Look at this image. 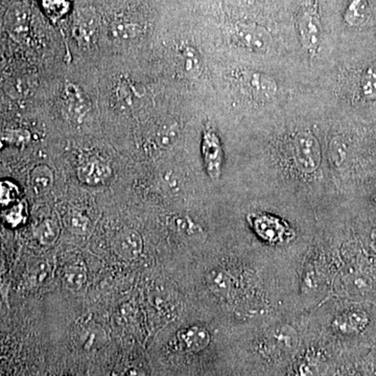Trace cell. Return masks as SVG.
Segmentation results:
<instances>
[{
	"mask_svg": "<svg viewBox=\"0 0 376 376\" xmlns=\"http://www.w3.org/2000/svg\"><path fill=\"white\" fill-rule=\"evenodd\" d=\"M301 45L315 57L321 40V17L318 0H307L300 7L296 19Z\"/></svg>",
	"mask_w": 376,
	"mask_h": 376,
	"instance_id": "cell-1",
	"label": "cell"
},
{
	"mask_svg": "<svg viewBox=\"0 0 376 376\" xmlns=\"http://www.w3.org/2000/svg\"><path fill=\"white\" fill-rule=\"evenodd\" d=\"M291 156L296 169L303 173H313L321 165L322 153L319 140L311 132H298L290 144Z\"/></svg>",
	"mask_w": 376,
	"mask_h": 376,
	"instance_id": "cell-2",
	"label": "cell"
},
{
	"mask_svg": "<svg viewBox=\"0 0 376 376\" xmlns=\"http://www.w3.org/2000/svg\"><path fill=\"white\" fill-rule=\"evenodd\" d=\"M235 80L241 92L257 102H268L276 96V80L264 72L241 70L235 74Z\"/></svg>",
	"mask_w": 376,
	"mask_h": 376,
	"instance_id": "cell-3",
	"label": "cell"
},
{
	"mask_svg": "<svg viewBox=\"0 0 376 376\" xmlns=\"http://www.w3.org/2000/svg\"><path fill=\"white\" fill-rule=\"evenodd\" d=\"M298 344V334L294 328L290 325H278L264 334L260 351L271 359H281L292 354Z\"/></svg>",
	"mask_w": 376,
	"mask_h": 376,
	"instance_id": "cell-4",
	"label": "cell"
},
{
	"mask_svg": "<svg viewBox=\"0 0 376 376\" xmlns=\"http://www.w3.org/2000/svg\"><path fill=\"white\" fill-rule=\"evenodd\" d=\"M232 37L239 46L256 53H268L273 42L270 32L254 22H237L233 26Z\"/></svg>",
	"mask_w": 376,
	"mask_h": 376,
	"instance_id": "cell-5",
	"label": "cell"
},
{
	"mask_svg": "<svg viewBox=\"0 0 376 376\" xmlns=\"http://www.w3.org/2000/svg\"><path fill=\"white\" fill-rule=\"evenodd\" d=\"M248 220L255 232L268 243H284L292 237L293 231L289 228V225L277 216L264 214H250Z\"/></svg>",
	"mask_w": 376,
	"mask_h": 376,
	"instance_id": "cell-6",
	"label": "cell"
},
{
	"mask_svg": "<svg viewBox=\"0 0 376 376\" xmlns=\"http://www.w3.org/2000/svg\"><path fill=\"white\" fill-rule=\"evenodd\" d=\"M202 156L210 179L218 181L222 176L224 152L220 137L212 127H206L203 131Z\"/></svg>",
	"mask_w": 376,
	"mask_h": 376,
	"instance_id": "cell-7",
	"label": "cell"
},
{
	"mask_svg": "<svg viewBox=\"0 0 376 376\" xmlns=\"http://www.w3.org/2000/svg\"><path fill=\"white\" fill-rule=\"evenodd\" d=\"M112 176L110 164L98 155H88L80 160L78 177L88 185H100L108 181Z\"/></svg>",
	"mask_w": 376,
	"mask_h": 376,
	"instance_id": "cell-8",
	"label": "cell"
},
{
	"mask_svg": "<svg viewBox=\"0 0 376 376\" xmlns=\"http://www.w3.org/2000/svg\"><path fill=\"white\" fill-rule=\"evenodd\" d=\"M369 325V316L364 311L350 309L334 318L332 328L343 336H355L361 334Z\"/></svg>",
	"mask_w": 376,
	"mask_h": 376,
	"instance_id": "cell-9",
	"label": "cell"
},
{
	"mask_svg": "<svg viewBox=\"0 0 376 376\" xmlns=\"http://www.w3.org/2000/svg\"><path fill=\"white\" fill-rule=\"evenodd\" d=\"M112 247L119 257L131 262L139 257L142 253L144 241L140 233L129 229L115 235L112 241Z\"/></svg>",
	"mask_w": 376,
	"mask_h": 376,
	"instance_id": "cell-10",
	"label": "cell"
},
{
	"mask_svg": "<svg viewBox=\"0 0 376 376\" xmlns=\"http://www.w3.org/2000/svg\"><path fill=\"white\" fill-rule=\"evenodd\" d=\"M63 105L68 117L76 121L84 119L90 110V103L76 85L68 84L64 89Z\"/></svg>",
	"mask_w": 376,
	"mask_h": 376,
	"instance_id": "cell-11",
	"label": "cell"
},
{
	"mask_svg": "<svg viewBox=\"0 0 376 376\" xmlns=\"http://www.w3.org/2000/svg\"><path fill=\"white\" fill-rule=\"evenodd\" d=\"M7 28L10 34L17 39L22 40L26 38L30 26V12L22 3H16L11 7L7 13Z\"/></svg>",
	"mask_w": 376,
	"mask_h": 376,
	"instance_id": "cell-12",
	"label": "cell"
},
{
	"mask_svg": "<svg viewBox=\"0 0 376 376\" xmlns=\"http://www.w3.org/2000/svg\"><path fill=\"white\" fill-rule=\"evenodd\" d=\"M178 340L185 350L198 352L210 345V334L201 326H191L180 332Z\"/></svg>",
	"mask_w": 376,
	"mask_h": 376,
	"instance_id": "cell-13",
	"label": "cell"
},
{
	"mask_svg": "<svg viewBox=\"0 0 376 376\" xmlns=\"http://www.w3.org/2000/svg\"><path fill=\"white\" fill-rule=\"evenodd\" d=\"M177 64L181 71L189 78H198L203 70L201 55L191 46L178 49Z\"/></svg>",
	"mask_w": 376,
	"mask_h": 376,
	"instance_id": "cell-14",
	"label": "cell"
},
{
	"mask_svg": "<svg viewBox=\"0 0 376 376\" xmlns=\"http://www.w3.org/2000/svg\"><path fill=\"white\" fill-rule=\"evenodd\" d=\"M207 286L216 296L229 298L234 288V281L226 271L222 268H214L206 276Z\"/></svg>",
	"mask_w": 376,
	"mask_h": 376,
	"instance_id": "cell-15",
	"label": "cell"
},
{
	"mask_svg": "<svg viewBox=\"0 0 376 376\" xmlns=\"http://www.w3.org/2000/svg\"><path fill=\"white\" fill-rule=\"evenodd\" d=\"M74 24V34H76V38L88 42L96 32L98 20L96 14L91 10L84 9L78 12Z\"/></svg>",
	"mask_w": 376,
	"mask_h": 376,
	"instance_id": "cell-16",
	"label": "cell"
},
{
	"mask_svg": "<svg viewBox=\"0 0 376 376\" xmlns=\"http://www.w3.org/2000/svg\"><path fill=\"white\" fill-rule=\"evenodd\" d=\"M55 177L53 171L47 165H38L33 169L30 176V185L37 196L49 193L53 186Z\"/></svg>",
	"mask_w": 376,
	"mask_h": 376,
	"instance_id": "cell-17",
	"label": "cell"
},
{
	"mask_svg": "<svg viewBox=\"0 0 376 376\" xmlns=\"http://www.w3.org/2000/svg\"><path fill=\"white\" fill-rule=\"evenodd\" d=\"M87 281V268L84 262L78 260L67 264L64 268L63 282L68 290L72 292L80 291Z\"/></svg>",
	"mask_w": 376,
	"mask_h": 376,
	"instance_id": "cell-18",
	"label": "cell"
},
{
	"mask_svg": "<svg viewBox=\"0 0 376 376\" xmlns=\"http://www.w3.org/2000/svg\"><path fill=\"white\" fill-rule=\"evenodd\" d=\"M34 237L41 245H53L60 237V226L55 221H43L35 228Z\"/></svg>",
	"mask_w": 376,
	"mask_h": 376,
	"instance_id": "cell-19",
	"label": "cell"
},
{
	"mask_svg": "<svg viewBox=\"0 0 376 376\" xmlns=\"http://www.w3.org/2000/svg\"><path fill=\"white\" fill-rule=\"evenodd\" d=\"M169 223L173 230L186 237H199L203 233L201 227L188 216H173L169 218Z\"/></svg>",
	"mask_w": 376,
	"mask_h": 376,
	"instance_id": "cell-20",
	"label": "cell"
},
{
	"mask_svg": "<svg viewBox=\"0 0 376 376\" xmlns=\"http://www.w3.org/2000/svg\"><path fill=\"white\" fill-rule=\"evenodd\" d=\"M361 96L366 101H376V64H371L361 74L359 83Z\"/></svg>",
	"mask_w": 376,
	"mask_h": 376,
	"instance_id": "cell-21",
	"label": "cell"
},
{
	"mask_svg": "<svg viewBox=\"0 0 376 376\" xmlns=\"http://www.w3.org/2000/svg\"><path fill=\"white\" fill-rule=\"evenodd\" d=\"M367 7V0H349L348 7L344 14L345 22L352 26L363 24Z\"/></svg>",
	"mask_w": 376,
	"mask_h": 376,
	"instance_id": "cell-22",
	"label": "cell"
},
{
	"mask_svg": "<svg viewBox=\"0 0 376 376\" xmlns=\"http://www.w3.org/2000/svg\"><path fill=\"white\" fill-rule=\"evenodd\" d=\"M179 135V126L175 121L161 123L156 132V142L161 148H166L173 144Z\"/></svg>",
	"mask_w": 376,
	"mask_h": 376,
	"instance_id": "cell-23",
	"label": "cell"
},
{
	"mask_svg": "<svg viewBox=\"0 0 376 376\" xmlns=\"http://www.w3.org/2000/svg\"><path fill=\"white\" fill-rule=\"evenodd\" d=\"M64 223L74 234L85 235L90 229V220L78 212H69L64 219Z\"/></svg>",
	"mask_w": 376,
	"mask_h": 376,
	"instance_id": "cell-24",
	"label": "cell"
},
{
	"mask_svg": "<svg viewBox=\"0 0 376 376\" xmlns=\"http://www.w3.org/2000/svg\"><path fill=\"white\" fill-rule=\"evenodd\" d=\"M140 32V28L138 24H134L128 19H119L113 24L112 33L114 37L121 40L132 39Z\"/></svg>",
	"mask_w": 376,
	"mask_h": 376,
	"instance_id": "cell-25",
	"label": "cell"
},
{
	"mask_svg": "<svg viewBox=\"0 0 376 376\" xmlns=\"http://www.w3.org/2000/svg\"><path fill=\"white\" fill-rule=\"evenodd\" d=\"M18 197H19V188L15 183L8 180L0 181V205L8 207L15 203Z\"/></svg>",
	"mask_w": 376,
	"mask_h": 376,
	"instance_id": "cell-26",
	"label": "cell"
},
{
	"mask_svg": "<svg viewBox=\"0 0 376 376\" xmlns=\"http://www.w3.org/2000/svg\"><path fill=\"white\" fill-rule=\"evenodd\" d=\"M0 140L14 146H24L30 142V132L26 130H5L0 132Z\"/></svg>",
	"mask_w": 376,
	"mask_h": 376,
	"instance_id": "cell-27",
	"label": "cell"
},
{
	"mask_svg": "<svg viewBox=\"0 0 376 376\" xmlns=\"http://www.w3.org/2000/svg\"><path fill=\"white\" fill-rule=\"evenodd\" d=\"M45 12L53 19H59L68 11L69 0H41Z\"/></svg>",
	"mask_w": 376,
	"mask_h": 376,
	"instance_id": "cell-28",
	"label": "cell"
},
{
	"mask_svg": "<svg viewBox=\"0 0 376 376\" xmlns=\"http://www.w3.org/2000/svg\"><path fill=\"white\" fill-rule=\"evenodd\" d=\"M26 208H24V204L17 203L14 204L11 208H9V210L5 212L3 214V219H5V222L7 223L9 226L19 227L20 225L24 224L26 222Z\"/></svg>",
	"mask_w": 376,
	"mask_h": 376,
	"instance_id": "cell-29",
	"label": "cell"
},
{
	"mask_svg": "<svg viewBox=\"0 0 376 376\" xmlns=\"http://www.w3.org/2000/svg\"><path fill=\"white\" fill-rule=\"evenodd\" d=\"M316 372H317V364L313 359H305L299 365V376H314Z\"/></svg>",
	"mask_w": 376,
	"mask_h": 376,
	"instance_id": "cell-30",
	"label": "cell"
},
{
	"mask_svg": "<svg viewBox=\"0 0 376 376\" xmlns=\"http://www.w3.org/2000/svg\"><path fill=\"white\" fill-rule=\"evenodd\" d=\"M330 152L332 154V160L334 162H342L344 160L345 148L342 142H336V140H332V146H330Z\"/></svg>",
	"mask_w": 376,
	"mask_h": 376,
	"instance_id": "cell-31",
	"label": "cell"
},
{
	"mask_svg": "<svg viewBox=\"0 0 376 376\" xmlns=\"http://www.w3.org/2000/svg\"><path fill=\"white\" fill-rule=\"evenodd\" d=\"M123 376H146L144 375V372L142 370L138 369V368H130L129 370L126 371V373L123 374Z\"/></svg>",
	"mask_w": 376,
	"mask_h": 376,
	"instance_id": "cell-32",
	"label": "cell"
},
{
	"mask_svg": "<svg viewBox=\"0 0 376 376\" xmlns=\"http://www.w3.org/2000/svg\"><path fill=\"white\" fill-rule=\"evenodd\" d=\"M6 271H7V266H6L5 257L0 253V277L5 274Z\"/></svg>",
	"mask_w": 376,
	"mask_h": 376,
	"instance_id": "cell-33",
	"label": "cell"
}]
</instances>
